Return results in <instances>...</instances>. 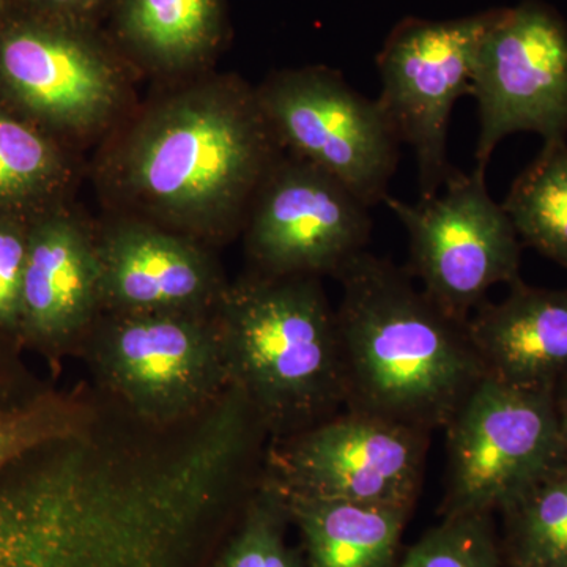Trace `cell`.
I'll return each instance as SVG.
<instances>
[{"label": "cell", "instance_id": "obj_1", "mask_svg": "<svg viewBox=\"0 0 567 567\" xmlns=\"http://www.w3.org/2000/svg\"><path fill=\"white\" fill-rule=\"evenodd\" d=\"M334 278L346 409L445 431L486 377L465 324L443 315L405 268L374 254H357Z\"/></svg>", "mask_w": 567, "mask_h": 567}, {"label": "cell", "instance_id": "obj_2", "mask_svg": "<svg viewBox=\"0 0 567 567\" xmlns=\"http://www.w3.org/2000/svg\"><path fill=\"white\" fill-rule=\"evenodd\" d=\"M216 320L230 385L248 399L271 440L346 409L336 309L315 276H259L226 289Z\"/></svg>", "mask_w": 567, "mask_h": 567}, {"label": "cell", "instance_id": "obj_3", "mask_svg": "<svg viewBox=\"0 0 567 567\" xmlns=\"http://www.w3.org/2000/svg\"><path fill=\"white\" fill-rule=\"evenodd\" d=\"M278 141L257 95H186L145 123L128 156L136 192L183 219L238 210L274 169Z\"/></svg>", "mask_w": 567, "mask_h": 567}, {"label": "cell", "instance_id": "obj_4", "mask_svg": "<svg viewBox=\"0 0 567 567\" xmlns=\"http://www.w3.org/2000/svg\"><path fill=\"white\" fill-rule=\"evenodd\" d=\"M91 363L140 423L171 429L210 409L230 386L216 316L115 315L92 342Z\"/></svg>", "mask_w": 567, "mask_h": 567}, {"label": "cell", "instance_id": "obj_5", "mask_svg": "<svg viewBox=\"0 0 567 567\" xmlns=\"http://www.w3.org/2000/svg\"><path fill=\"white\" fill-rule=\"evenodd\" d=\"M443 188L417 204L391 196L383 204L409 234L405 270L443 315L465 324L492 287L520 279L522 241L488 196L486 173L456 171Z\"/></svg>", "mask_w": 567, "mask_h": 567}, {"label": "cell", "instance_id": "obj_6", "mask_svg": "<svg viewBox=\"0 0 567 567\" xmlns=\"http://www.w3.org/2000/svg\"><path fill=\"white\" fill-rule=\"evenodd\" d=\"M431 434L344 409L271 440L264 480L284 496L413 509Z\"/></svg>", "mask_w": 567, "mask_h": 567}, {"label": "cell", "instance_id": "obj_7", "mask_svg": "<svg viewBox=\"0 0 567 567\" xmlns=\"http://www.w3.org/2000/svg\"><path fill=\"white\" fill-rule=\"evenodd\" d=\"M443 517L499 513L565 457L555 391L484 377L445 427Z\"/></svg>", "mask_w": 567, "mask_h": 567}, {"label": "cell", "instance_id": "obj_8", "mask_svg": "<svg viewBox=\"0 0 567 567\" xmlns=\"http://www.w3.org/2000/svg\"><path fill=\"white\" fill-rule=\"evenodd\" d=\"M496 9L431 21L406 18L377 55L379 103L402 144L415 153L421 199L456 174L447 159V128L454 106L472 95L477 50Z\"/></svg>", "mask_w": 567, "mask_h": 567}, {"label": "cell", "instance_id": "obj_9", "mask_svg": "<svg viewBox=\"0 0 567 567\" xmlns=\"http://www.w3.org/2000/svg\"><path fill=\"white\" fill-rule=\"evenodd\" d=\"M472 96L480 134L475 169L514 133L567 141V24L540 0L496 9L477 50Z\"/></svg>", "mask_w": 567, "mask_h": 567}, {"label": "cell", "instance_id": "obj_10", "mask_svg": "<svg viewBox=\"0 0 567 567\" xmlns=\"http://www.w3.org/2000/svg\"><path fill=\"white\" fill-rule=\"evenodd\" d=\"M257 99L278 141L298 158L341 182L369 208L385 203L402 142L379 100L320 66L279 73Z\"/></svg>", "mask_w": 567, "mask_h": 567}, {"label": "cell", "instance_id": "obj_11", "mask_svg": "<svg viewBox=\"0 0 567 567\" xmlns=\"http://www.w3.org/2000/svg\"><path fill=\"white\" fill-rule=\"evenodd\" d=\"M369 207L315 164H275L260 185L248 248L265 276H336L371 237Z\"/></svg>", "mask_w": 567, "mask_h": 567}, {"label": "cell", "instance_id": "obj_12", "mask_svg": "<svg viewBox=\"0 0 567 567\" xmlns=\"http://www.w3.org/2000/svg\"><path fill=\"white\" fill-rule=\"evenodd\" d=\"M0 73L33 110L73 126L103 118L117 96V78L103 44L61 14L6 29Z\"/></svg>", "mask_w": 567, "mask_h": 567}, {"label": "cell", "instance_id": "obj_13", "mask_svg": "<svg viewBox=\"0 0 567 567\" xmlns=\"http://www.w3.org/2000/svg\"><path fill=\"white\" fill-rule=\"evenodd\" d=\"M96 251L102 305L115 315L207 312L226 292L208 257L174 235L122 227Z\"/></svg>", "mask_w": 567, "mask_h": 567}, {"label": "cell", "instance_id": "obj_14", "mask_svg": "<svg viewBox=\"0 0 567 567\" xmlns=\"http://www.w3.org/2000/svg\"><path fill=\"white\" fill-rule=\"evenodd\" d=\"M465 328L486 377L496 382L555 391L567 379V289L517 279L502 301L477 306Z\"/></svg>", "mask_w": 567, "mask_h": 567}, {"label": "cell", "instance_id": "obj_15", "mask_svg": "<svg viewBox=\"0 0 567 567\" xmlns=\"http://www.w3.org/2000/svg\"><path fill=\"white\" fill-rule=\"evenodd\" d=\"M100 260L80 227L69 221L43 224L28 240L22 278L21 317L48 342H69L92 322L102 305Z\"/></svg>", "mask_w": 567, "mask_h": 567}, {"label": "cell", "instance_id": "obj_16", "mask_svg": "<svg viewBox=\"0 0 567 567\" xmlns=\"http://www.w3.org/2000/svg\"><path fill=\"white\" fill-rule=\"evenodd\" d=\"M284 496V495H282ZM306 567H395L410 509L284 496Z\"/></svg>", "mask_w": 567, "mask_h": 567}, {"label": "cell", "instance_id": "obj_17", "mask_svg": "<svg viewBox=\"0 0 567 567\" xmlns=\"http://www.w3.org/2000/svg\"><path fill=\"white\" fill-rule=\"evenodd\" d=\"M117 28L134 52L163 66L210 54L226 31V0H118Z\"/></svg>", "mask_w": 567, "mask_h": 567}, {"label": "cell", "instance_id": "obj_18", "mask_svg": "<svg viewBox=\"0 0 567 567\" xmlns=\"http://www.w3.org/2000/svg\"><path fill=\"white\" fill-rule=\"evenodd\" d=\"M499 514L506 567H567V457L537 476Z\"/></svg>", "mask_w": 567, "mask_h": 567}, {"label": "cell", "instance_id": "obj_19", "mask_svg": "<svg viewBox=\"0 0 567 567\" xmlns=\"http://www.w3.org/2000/svg\"><path fill=\"white\" fill-rule=\"evenodd\" d=\"M502 207L522 245L567 270V141L544 142Z\"/></svg>", "mask_w": 567, "mask_h": 567}, {"label": "cell", "instance_id": "obj_20", "mask_svg": "<svg viewBox=\"0 0 567 567\" xmlns=\"http://www.w3.org/2000/svg\"><path fill=\"white\" fill-rule=\"evenodd\" d=\"M286 520H289L286 499L260 477L240 528L216 567H306L305 559L287 546Z\"/></svg>", "mask_w": 567, "mask_h": 567}, {"label": "cell", "instance_id": "obj_21", "mask_svg": "<svg viewBox=\"0 0 567 567\" xmlns=\"http://www.w3.org/2000/svg\"><path fill=\"white\" fill-rule=\"evenodd\" d=\"M395 567H506L492 514L443 517Z\"/></svg>", "mask_w": 567, "mask_h": 567}, {"label": "cell", "instance_id": "obj_22", "mask_svg": "<svg viewBox=\"0 0 567 567\" xmlns=\"http://www.w3.org/2000/svg\"><path fill=\"white\" fill-rule=\"evenodd\" d=\"M54 171L50 145L28 126L0 114V197L35 192Z\"/></svg>", "mask_w": 567, "mask_h": 567}, {"label": "cell", "instance_id": "obj_23", "mask_svg": "<svg viewBox=\"0 0 567 567\" xmlns=\"http://www.w3.org/2000/svg\"><path fill=\"white\" fill-rule=\"evenodd\" d=\"M28 240L0 227V323H13L21 317L22 278Z\"/></svg>", "mask_w": 567, "mask_h": 567}, {"label": "cell", "instance_id": "obj_24", "mask_svg": "<svg viewBox=\"0 0 567 567\" xmlns=\"http://www.w3.org/2000/svg\"><path fill=\"white\" fill-rule=\"evenodd\" d=\"M51 432L40 416H0V470L25 447L50 439Z\"/></svg>", "mask_w": 567, "mask_h": 567}, {"label": "cell", "instance_id": "obj_25", "mask_svg": "<svg viewBox=\"0 0 567 567\" xmlns=\"http://www.w3.org/2000/svg\"><path fill=\"white\" fill-rule=\"evenodd\" d=\"M0 567H25L20 536L6 503L0 502Z\"/></svg>", "mask_w": 567, "mask_h": 567}, {"label": "cell", "instance_id": "obj_26", "mask_svg": "<svg viewBox=\"0 0 567 567\" xmlns=\"http://www.w3.org/2000/svg\"><path fill=\"white\" fill-rule=\"evenodd\" d=\"M31 2L54 14L74 18L76 14L91 10L100 0H31Z\"/></svg>", "mask_w": 567, "mask_h": 567}, {"label": "cell", "instance_id": "obj_27", "mask_svg": "<svg viewBox=\"0 0 567 567\" xmlns=\"http://www.w3.org/2000/svg\"><path fill=\"white\" fill-rule=\"evenodd\" d=\"M555 406H557L559 434H561L563 447H565L567 457V379L555 388Z\"/></svg>", "mask_w": 567, "mask_h": 567}]
</instances>
